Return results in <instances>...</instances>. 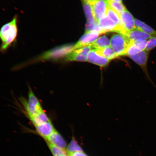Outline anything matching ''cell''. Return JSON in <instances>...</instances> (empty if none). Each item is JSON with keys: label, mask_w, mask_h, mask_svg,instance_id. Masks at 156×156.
Segmentation results:
<instances>
[{"label": "cell", "mask_w": 156, "mask_h": 156, "mask_svg": "<svg viewBox=\"0 0 156 156\" xmlns=\"http://www.w3.org/2000/svg\"><path fill=\"white\" fill-rule=\"evenodd\" d=\"M63 156H67L66 155H63Z\"/></svg>", "instance_id": "30"}, {"label": "cell", "mask_w": 156, "mask_h": 156, "mask_svg": "<svg viewBox=\"0 0 156 156\" xmlns=\"http://www.w3.org/2000/svg\"><path fill=\"white\" fill-rule=\"evenodd\" d=\"M75 152H83L81 147L75 139H73L70 142L66 149V153L68 155Z\"/></svg>", "instance_id": "21"}, {"label": "cell", "mask_w": 156, "mask_h": 156, "mask_svg": "<svg viewBox=\"0 0 156 156\" xmlns=\"http://www.w3.org/2000/svg\"><path fill=\"white\" fill-rule=\"evenodd\" d=\"M35 127L38 134L46 139L55 131L53 125L51 121L39 125Z\"/></svg>", "instance_id": "11"}, {"label": "cell", "mask_w": 156, "mask_h": 156, "mask_svg": "<svg viewBox=\"0 0 156 156\" xmlns=\"http://www.w3.org/2000/svg\"><path fill=\"white\" fill-rule=\"evenodd\" d=\"M120 16L122 27L126 33L136 29L134 25V19L131 13L127 10L126 9L122 12Z\"/></svg>", "instance_id": "10"}, {"label": "cell", "mask_w": 156, "mask_h": 156, "mask_svg": "<svg viewBox=\"0 0 156 156\" xmlns=\"http://www.w3.org/2000/svg\"><path fill=\"white\" fill-rule=\"evenodd\" d=\"M90 44L93 48H101L110 46L111 42L110 39L107 37L104 36L97 38Z\"/></svg>", "instance_id": "17"}, {"label": "cell", "mask_w": 156, "mask_h": 156, "mask_svg": "<svg viewBox=\"0 0 156 156\" xmlns=\"http://www.w3.org/2000/svg\"><path fill=\"white\" fill-rule=\"evenodd\" d=\"M84 1L87 2V3L92 5L94 2L96 1V0H84Z\"/></svg>", "instance_id": "28"}, {"label": "cell", "mask_w": 156, "mask_h": 156, "mask_svg": "<svg viewBox=\"0 0 156 156\" xmlns=\"http://www.w3.org/2000/svg\"><path fill=\"white\" fill-rule=\"evenodd\" d=\"M22 101L29 118L36 115L43 110L41 103L30 88L29 89L28 102L24 99Z\"/></svg>", "instance_id": "3"}, {"label": "cell", "mask_w": 156, "mask_h": 156, "mask_svg": "<svg viewBox=\"0 0 156 156\" xmlns=\"http://www.w3.org/2000/svg\"><path fill=\"white\" fill-rule=\"evenodd\" d=\"M68 156H87L83 152H75Z\"/></svg>", "instance_id": "27"}, {"label": "cell", "mask_w": 156, "mask_h": 156, "mask_svg": "<svg viewBox=\"0 0 156 156\" xmlns=\"http://www.w3.org/2000/svg\"><path fill=\"white\" fill-rule=\"evenodd\" d=\"M156 47V37H153L148 40L145 50L150 52Z\"/></svg>", "instance_id": "25"}, {"label": "cell", "mask_w": 156, "mask_h": 156, "mask_svg": "<svg viewBox=\"0 0 156 156\" xmlns=\"http://www.w3.org/2000/svg\"><path fill=\"white\" fill-rule=\"evenodd\" d=\"M98 23L103 33L115 32L119 34H126V32L124 29L117 25L107 15L100 20Z\"/></svg>", "instance_id": "4"}, {"label": "cell", "mask_w": 156, "mask_h": 156, "mask_svg": "<svg viewBox=\"0 0 156 156\" xmlns=\"http://www.w3.org/2000/svg\"><path fill=\"white\" fill-rule=\"evenodd\" d=\"M142 50L138 48L137 46L134 44L133 42L130 41L129 46H128L126 50L125 55L129 56H131L137 54Z\"/></svg>", "instance_id": "23"}, {"label": "cell", "mask_w": 156, "mask_h": 156, "mask_svg": "<svg viewBox=\"0 0 156 156\" xmlns=\"http://www.w3.org/2000/svg\"><path fill=\"white\" fill-rule=\"evenodd\" d=\"M110 60L107 59L98 54L95 49L91 50L89 52L87 61L95 64L101 67L107 66Z\"/></svg>", "instance_id": "9"}, {"label": "cell", "mask_w": 156, "mask_h": 156, "mask_svg": "<svg viewBox=\"0 0 156 156\" xmlns=\"http://www.w3.org/2000/svg\"><path fill=\"white\" fill-rule=\"evenodd\" d=\"M50 149L54 156H63L66 155V151L59 147L49 144Z\"/></svg>", "instance_id": "24"}, {"label": "cell", "mask_w": 156, "mask_h": 156, "mask_svg": "<svg viewBox=\"0 0 156 156\" xmlns=\"http://www.w3.org/2000/svg\"><path fill=\"white\" fill-rule=\"evenodd\" d=\"M149 53V51L145 50H143L135 55L130 56L129 57L141 68L146 76L152 83L147 70V62Z\"/></svg>", "instance_id": "6"}, {"label": "cell", "mask_w": 156, "mask_h": 156, "mask_svg": "<svg viewBox=\"0 0 156 156\" xmlns=\"http://www.w3.org/2000/svg\"><path fill=\"white\" fill-rule=\"evenodd\" d=\"M110 42L111 48L118 57L125 55L130 41L125 35L119 34L112 36Z\"/></svg>", "instance_id": "2"}, {"label": "cell", "mask_w": 156, "mask_h": 156, "mask_svg": "<svg viewBox=\"0 0 156 156\" xmlns=\"http://www.w3.org/2000/svg\"><path fill=\"white\" fill-rule=\"evenodd\" d=\"M90 44L73 51L68 55L66 61L84 62L87 61L89 52L92 49Z\"/></svg>", "instance_id": "5"}, {"label": "cell", "mask_w": 156, "mask_h": 156, "mask_svg": "<svg viewBox=\"0 0 156 156\" xmlns=\"http://www.w3.org/2000/svg\"><path fill=\"white\" fill-rule=\"evenodd\" d=\"M84 10L87 20V23H93L95 21L91 5L87 2L83 1Z\"/></svg>", "instance_id": "19"}, {"label": "cell", "mask_w": 156, "mask_h": 156, "mask_svg": "<svg viewBox=\"0 0 156 156\" xmlns=\"http://www.w3.org/2000/svg\"><path fill=\"white\" fill-rule=\"evenodd\" d=\"M35 126L51 121L47 115L43 110L36 115L29 118Z\"/></svg>", "instance_id": "15"}, {"label": "cell", "mask_w": 156, "mask_h": 156, "mask_svg": "<svg viewBox=\"0 0 156 156\" xmlns=\"http://www.w3.org/2000/svg\"><path fill=\"white\" fill-rule=\"evenodd\" d=\"M18 15H15L9 22L3 25L0 29V52L5 54L9 48L17 44L19 29Z\"/></svg>", "instance_id": "1"}, {"label": "cell", "mask_w": 156, "mask_h": 156, "mask_svg": "<svg viewBox=\"0 0 156 156\" xmlns=\"http://www.w3.org/2000/svg\"><path fill=\"white\" fill-rule=\"evenodd\" d=\"M147 41L148 40H139L132 42L140 50L143 51L146 50V46L147 45Z\"/></svg>", "instance_id": "26"}, {"label": "cell", "mask_w": 156, "mask_h": 156, "mask_svg": "<svg viewBox=\"0 0 156 156\" xmlns=\"http://www.w3.org/2000/svg\"><path fill=\"white\" fill-rule=\"evenodd\" d=\"M95 49L98 54L109 60H111L118 57L111 46Z\"/></svg>", "instance_id": "16"}, {"label": "cell", "mask_w": 156, "mask_h": 156, "mask_svg": "<svg viewBox=\"0 0 156 156\" xmlns=\"http://www.w3.org/2000/svg\"><path fill=\"white\" fill-rule=\"evenodd\" d=\"M125 36L132 42L139 40H148L153 37L151 35L136 29L127 32Z\"/></svg>", "instance_id": "12"}, {"label": "cell", "mask_w": 156, "mask_h": 156, "mask_svg": "<svg viewBox=\"0 0 156 156\" xmlns=\"http://www.w3.org/2000/svg\"><path fill=\"white\" fill-rule=\"evenodd\" d=\"M106 15L112 19L117 25L123 28L121 20L120 15L112 9L108 5Z\"/></svg>", "instance_id": "18"}, {"label": "cell", "mask_w": 156, "mask_h": 156, "mask_svg": "<svg viewBox=\"0 0 156 156\" xmlns=\"http://www.w3.org/2000/svg\"><path fill=\"white\" fill-rule=\"evenodd\" d=\"M99 34H100L97 32H85V34L80 38L79 41L73 46V51L92 44L97 40Z\"/></svg>", "instance_id": "8"}, {"label": "cell", "mask_w": 156, "mask_h": 156, "mask_svg": "<svg viewBox=\"0 0 156 156\" xmlns=\"http://www.w3.org/2000/svg\"><path fill=\"white\" fill-rule=\"evenodd\" d=\"M94 32L98 33L99 34H103L98 22L95 20L91 23H87L85 32Z\"/></svg>", "instance_id": "22"}, {"label": "cell", "mask_w": 156, "mask_h": 156, "mask_svg": "<svg viewBox=\"0 0 156 156\" xmlns=\"http://www.w3.org/2000/svg\"><path fill=\"white\" fill-rule=\"evenodd\" d=\"M107 1H114L122 2V0H106Z\"/></svg>", "instance_id": "29"}, {"label": "cell", "mask_w": 156, "mask_h": 156, "mask_svg": "<svg viewBox=\"0 0 156 156\" xmlns=\"http://www.w3.org/2000/svg\"><path fill=\"white\" fill-rule=\"evenodd\" d=\"M134 22L136 29L147 33L153 37H156V31L151 26L136 19H134Z\"/></svg>", "instance_id": "14"}, {"label": "cell", "mask_w": 156, "mask_h": 156, "mask_svg": "<svg viewBox=\"0 0 156 156\" xmlns=\"http://www.w3.org/2000/svg\"><path fill=\"white\" fill-rule=\"evenodd\" d=\"M107 2L109 5L119 15L126 9L122 2L109 1Z\"/></svg>", "instance_id": "20"}, {"label": "cell", "mask_w": 156, "mask_h": 156, "mask_svg": "<svg viewBox=\"0 0 156 156\" xmlns=\"http://www.w3.org/2000/svg\"><path fill=\"white\" fill-rule=\"evenodd\" d=\"M91 5L95 20L98 22L106 15L108 4L106 0H96Z\"/></svg>", "instance_id": "7"}, {"label": "cell", "mask_w": 156, "mask_h": 156, "mask_svg": "<svg viewBox=\"0 0 156 156\" xmlns=\"http://www.w3.org/2000/svg\"><path fill=\"white\" fill-rule=\"evenodd\" d=\"M47 140L49 142V144L57 146L66 151V142L61 135L56 130Z\"/></svg>", "instance_id": "13"}]
</instances>
